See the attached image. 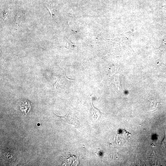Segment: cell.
<instances>
[{
	"instance_id": "6da1fadb",
	"label": "cell",
	"mask_w": 166,
	"mask_h": 166,
	"mask_svg": "<svg viewBox=\"0 0 166 166\" xmlns=\"http://www.w3.org/2000/svg\"><path fill=\"white\" fill-rule=\"evenodd\" d=\"M54 114L61 122L67 123L73 125L76 127H78L79 125V119L75 115L68 113L65 116L60 117Z\"/></svg>"
},
{
	"instance_id": "7a4b0ae2",
	"label": "cell",
	"mask_w": 166,
	"mask_h": 166,
	"mask_svg": "<svg viewBox=\"0 0 166 166\" xmlns=\"http://www.w3.org/2000/svg\"><path fill=\"white\" fill-rule=\"evenodd\" d=\"M91 102L92 105V117L95 120H97L100 118L101 113L97 109L93 106L92 100Z\"/></svg>"
},
{
	"instance_id": "3957f363",
	"label": "cell",
	"mask_w": 166,
	"mask_h": 166,
	"mask_svg": "<svg viewBox=\"0 0 166 166\" xmlns=\"http://www.w3.org/2000/svg\"><path fill=\"white\" fill-rule=\"evenodd\" d=\"M151 108L152 110H155L157 107L158 102L154 99H152L150 102Z\"/></svg>"
},
{
	"instance_id": "277c9868",
	"label": "cell",
	"mask_w": 166,
	"mask_h": 166,
	"mask_svg": "<svg viewBox=\"0 0 166 166\" xmlns=\"http://www.w3.org/2000/svg\"><path fill=\"white\" fill-rule=\"evenodd\" d=\"M161 146L162 148L166 149V132L165 131H164V137L162 142Z\"/></svg>"
},
{
	"instance_id": "5b68a950",
	"label": "cell",
	"mask_w": 166,
	"mask_h": 166,
	"mask_svg": "<svg viewBox=\"0 0 166 166\" xmlns=\"http://www.w3.org/2000/svg\"><path fill=\"white\" fill-rule=\"evenodd\" d=\"M9 12V10H6L4 11V12H3V18L4 19H5L7 17Z\"/></svg>"
},
{
	"instance_id": "8992f818",
	"label": "cell",
	"mask_w": 166,
	"mask_h": 166,
	"mask_svg": "<svg viewBox=\"0 0 166 166\" xmlns=\"http://www.w3.org/2000/svg\"><path fill=\"white\" fill-rule=\"evenodd\" d=\"M37 125H38V126H40V124L39 123L38 124H37Z\"/></svg>"
},
{
	"instance_id": "52a82bcc",
	"label": "cell",
	"mask_w": 166,
	"mask_h": 166,
	"mask_svg": "<svg viewBox=\"0 0 166 166\" xmlns=\"http://www.w3.org/2000/svg\"><path fill=\"white\" fill-rule=\"evenodd\" d=\"M165 73L166 74V72H165Z\"/></svg>"
}]
</instances>
